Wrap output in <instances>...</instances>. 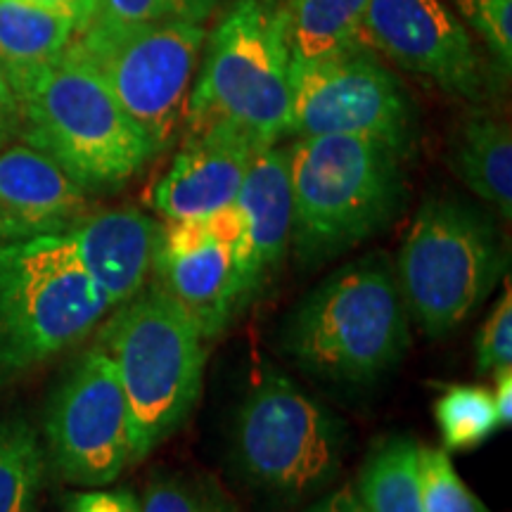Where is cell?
I'll use <instances>...</instances> for the list:
<instances>
[{
	"label": "cell",
	"mask_w": 512,
	"mask_h": 512,
	"mask_svg": "<svg viewBox=\"0 0 512 512\" xmlns=\"http://www.w3.org/2000/svg\"><path fill=\"white\" fill-rule=\"evenodd\" d=\"M280 347L332 387H370L411 347V313L384 254H366L323 278L290 311Z\"/></svg>",
	"instance_id": "cell-1"
},
{
	"label": "cell",
	"mask_w": 512,
	"mask_h": 512,
	"mask_svg": "<svg viewBox=\"0 0 512 512\" xmlns=\"http://www.w3.org/2000/svg\"><path fill=\"white\" fill-rule=\"evenodd\" d=\"M290 124L292 79L283 5L238 0L204 48L185 107V138L230 136L261 152L290 136Z\"/></svg>",
	"instance_id": "cell-2"
},
{
	"label": "cell",
	"mask_w": 512,
	"mask_h": 512,
	"mask_svg": "<svg viewBox=\"0 0 512 512\" xmlns=\"http://www.w3.org/2000/svg\"><path fill=\"white\" fill-rule=\"evenodd\" d=\"M292 185L290 252L318 268L392 226L406 200L403 157L356 136H309L287 145Z\"/></svg>",
	"instance_id": "cell-3"
},
{
	"label": "cell",
	"mask_w": 512,
	"mask_h": 512,
	"mask_svg": "<svg viewBox=\"0 0 512 512\" xmlns=\"http://www.w3.org/2000/svg\"><path fill=\"white\" fill-rule=\"evenodd\" d=\"M107 318L95 349L110 358L133 420V460L174 437L202 396L207 342L197 320L157 283Z\"/></svg>",
	"instance_id": "cell-4"
},
{
	"label": "cell",
	"mask_w": 512,
	"mask_h": 512,
	"mask_svg": "<svg viewBox=\"0 0 512 512\" xmlns=\"http://www.w3.org/2000/svg\"><path fill=\"white\" fill-rule=\"evenodd\" d=\"M24 143L41 150L86 192L117 190L157 155L100 76L64 50L17 91Z\"/></svg>",
	"instance_id": "cell-5"
},
{
	"label": "cell",
	"mask_w": 512,
	"mask_h": 512,
	"mask_svg": "<svg viewBox=\"0 0 512 512\" xmlns=\"http://www.w3.org/2000/svg\"><path fill=\"white\" fill-rule=\"evenodd\" d=\"M110 311L64 235L0 245V387L74 347Z\"/></svg>",
	"instance_id": "cell-6"
},
{
	"label": "cell",
	"mask_w": 512,
	"mask_h": 512,
	"mask_svg": "<svg viewBox=\"0 0 512 512\" xmlns=\"http://www.w3.org/2000/svg\"><path fill=\"white\" fill-rule=\"evenodd\" d=\"M347 425L280 370H266L242 396L230 425V458L252 489L280 501L318 496L335 482Z\"/></svg>",
	"instance_id": "cell-7"
},
{
	"label": "cell",
	"mask_w": 512,
	"mask_h": 512,
	"mask_svg": "<svg viewBox=\"0 0 512 512\" xmlns=\"http://www.w3.org/2000/svg\"><path fill=\"white\" fill-rule=\"evenodd\" d=\"M505 268L508 252L484 211L453 197H432L399 249L396 280L418 328L439 339L482 306Z\"/></svg>",
	"instance_id": "cell-8"
},
{
	"label": "cell",
	"mask_w": 512,
	"mask_h": 512,
	"mask_svg": "<svg viewBox=\"0 0 512 512\" xmlns=\"http://www.w3.org/2000/svg\"><path fill=\"white\" fill-rule=\"evenodd\" d=\"M204 41V24L91 22L69 50L100 76L159 155L183 128Z\"/></svg>",
	"instance_id": "cell-9"
},
{
	"label": "cell",
	"mask_w": 512,
	"mask_h": 512,
	"mask_svg": "<svg viewBox=\"0 0 512 512\" xmlns=\"http://www.w3.org/2000/svg\"><path fill=\"white\" fill-rule=\"evenodd\" d=\"M290 136H356L406 159L418 138V114L403 83L354 46L318 60H290Z\"/></svg>",
	"instance_id": "cell-10"
},
{
	"label": "cell",
	"mask_w": 512,
	"mask_h": 512,
	"mask_svg": "<svg viewBox=\"0 0 512 512\" xmlns=\"http://www.w3.org/2000/svg\"><path fill=\"white\" fill-rule=\"evenodd\" d=\"M46 460L69 484H112L133 465V420L110 358L88 349L50 396Z\"/></svg>",
	"instance_id": "cell-11"
},
{
	"label": "cell",
	"mask_w": 512,
	"mask_h": 512,
	"mask_svg": "<svg viewBox=\"0 0 512 512\" xmlns=\"http://www.w3.org/2000/svg\"><path fill=\"white\" fill-rule=\"evenodd\" d=\"M361 41L458 98H479L482 69L460 19L441 0H370Z\"/></svg>",
	"instance_id": "cell-12"
},
{
	"label": "cell",
	"mask_w": 512,
	"mask_h": 512,
	"mask_svg": "<svg viewBox=\"0 0 512 512\" xmlns=\"http://www.w3.org/2000/svg\"><path fill=\"white\" fill-rule=\"evenodd\" d=\"M152 283L169 292L216 339L259 297L240 249L216 240L204 219L166 221Z\"/></svg>",
	"instance_id": "cell-13"
},
{
	"label": "cell",
	"mask_w": 512,
	"mask_h": 512,
	"mask_svg": "<svg viewBox=\"0 0 512 512\" xmlns=\"http://www.w3.org/2000/svg\"><path fill=\"white\" fill-rule=\"evenodd\" d=\"M88 211V192L41 150H0V245L64 235Z\"/></svg>",
	"instance_id": "cell-14"
},
{
	"label": "cell",
	"mask_w": 512,
	"mask_h": 512,
	"mask_svg": "<svg viewBox=\"0 0 512 512\" xmlns=\"http://www.w3.org/2000/svg\"><path fill=\"white\" fill-rule=\"evenodd\" d=\"M164 223L136 207L88 211L64 233L88 278L117 309L150 283Z\"/></svg>",
	"instance_id": "cell-15"
},
{
	"label": "cell",
	"mask_w": 512,
	"mask_h": 512,
	"mask_svg": "<svg viewBox=\"0 0 512 512\" xmlns=\"http://www.w3.org/2000/svg\"><path fill=\"white\" fill-rule=\"evenodd\" d=\"M254 157V147L238 138H185L174 162L152 185L150 207L164 221L207 219L238 200Z\"/></svg>",
	"instance_id": "cell-16"
},
{
	"label": "cell",
	"mask_w": 512,
	"mask_h": 512,
	"mask_svg": "<svg viewBox=\"0 0 512 512\" xmlns=\"http://www.w3.org/2000/svg\"><path fill=\"white\" fill-rule=\"evenodd\" d=\"M235 204L245 219L254 273L264 292L290 254L292 185L287 147L273 145L256 152Z\"/></svg>",
	"instance_id": "cell-17"
},
{
	"label": "cell",
	"mask_w": 512,
	"mask_h": 512,
	"mask_svg": "<svg viewBox=\"0 0 512 512\" xmlns=\"http://www.w3.org/2000/svg\"><path fill=\"white\" fill-rule=\"evenodd\" d=\"M451 162L460 181L489 202L505 221L512 216V136L505 121L475 112L453 136Z\"/></svg>",
	"instance_id": "cell-18"
},
{
	"label": "cell",
	"mask_w": 512,
	"mask_h": 512,
	"mask_svg": "<svg viewBox=\"0 0 512 512\" xmlns=\"http://www.w3.org/2000/svg\"><path fill=\"white\" fill-rule=\"evenodd\" d=\"M74 36L69 19L31 0H0V67L15 95L31 76L60 60Z\"/></svg>",
	"instance_id": "cell-19"
},
{
	"label": "cell",
	"mask_w": 512,
	"mask_h": 512,
	"mask_svg": "<svg viewBox=\"0 0 512 512\" xmlns=\"http://www.w3.org/2000/svg\"><path fill=\"white\" fill-rule=\"evenodd\" d=\"M370 0H287L285 34L290 60H318L361 46Z\"/></svg>",
	"instance_id": "cell-20"
},
{
	"label": "cell",
	"mask_w": 512,
	"mask_h": 512,
	"mask_svg": "<svg viewBox=\"0 0 512 512\" xmlns=\"http://www.w3.org/2000/svg\"><path fill=\"white\" fill-rule=\"evenodd\" d=\"M418 448L403 434L384 437L373 446L354 486L368 512H422Z\"/></svg>",
	"instance_id": "cell-21"
},
{
	"label": "cell",
	"mask_w": 512,
	"mask_h": 512,
	"mask_svg": "<svg viewBox=\"0 0 512 512\" xmlns=\"http://www.w3.org/2000/svg\"><path fill=\"white\" fill-rule=\"evenodd\" d=\"M46 463V448L27 418L0 420V512H34Z\"/></svg>",
	"instance_id": "cell-22"
},
{
	"label": "cell",
	"mask_w": 512,
	"mask_h": 512,
	"mask_svg": "<svg viewBox=\"0 0 512 512\" xmlns=\"http://www.w3.org/2000/svg\"><path fill=\"white\" fill-rule=\"evenodd\" d=\"M434 420L446 451L475 448L501 427L491 392L479 384L448 387L434 403Z\"/></svg>",
	"instance_id": "cell-23"
},
{
	"label": "cell",
	"mask_w": 512,
	"mask_h": 512,
	"mask_svg": "<svg viewBox=\"0 0 512 512\" xmlns=\"http://www.w3.org/2000/svg\"><path fill=\"white\" fill-rule=\"evenodd\" d=\"M140 512H240L219 479L207 472H155L145 486Z\"/></svg>",
	"instance_id": "cell-24"
},
{
	"label": "cell",
	"mask_w": 512,
	"mask_h": 512,
	"mask_svg": "<svg viewBox=\"0 0 512 512\" xmlns=\"http://www.w3.org/2000/svg\"><path fill=\"white\" fill-rule=\"evenodd\" d=\"M422 512H494L463 482L446 448H418Z\"/></svg>",
	"instance_id": "cell-25"
},
{
	"label": "cell",
	"mask_w": 512,
	"mask_h": 512,
	"mask_svg": "<svg viewBox=\"0 0 512 512\" xmlns=\"http://www.w3.org/2000/svg\"><path fill=\"white\" fill-rule=\"evenodd\" d=\"M216 0H98L91 22L147 24L192 22L204 24L214 15Z\"/></svg>",
	"instance_id": "cell-26"
},
{
	"label": "cell",
	"mask_w": 512,
	"mask_h": 512,
	"mask_svg": "<svg viewBox=\"0 0 512 512\" xmlns=\"http://www.w3.org/2000/svg\"><path fill=\"white\" fill-rule=\"evenodd\" d=\"M458 8L494 55L498 69L508 76L512 67V0H458Z\"/></svg>",
	"instance_id": "cell-27"
},
{
	"label": "cell",
	"mask_w": 512,
	"mask_h": 512,
	"mask_svg": "<svg viewBox=\"0 0 512 512\" xmlns=\"http://www.w3.org/2000/svg\"><path fill=\"white\" fill-rule=\"evenodd\" d=\"M512 363V292L505 280V292L486 318L482 332L477 337V370L479 373H496Z\"/></svg>",
	"instance_id": "cell-28"
},
{
	"label": "cell",
	"mask_w": 512,
	"mask_h": 512,
	"mask_svg": "<svg viewBox=\"0 0 512 512\" xmlns=\"http://www.w3.org/2000/svg\"><path fill=\"white\" fill-rule=\"evenodd\" d=\"M69 512H140V505L128 491H91L76 496Z\"/></svg>",
	"instance_id": "cell-29"
},
{
	"label": "cell",
	"mask_w": 512,
	"mask_h": 512,
	"mask_svg": "<svg viewBox=\"0 0 512 512\" xmlns=\"http://www.w3.org/2000/svg\"><path fill=\"white\" fill-rule=\"evenodd\" d=\"M22 126V112H19V100L12 91L8 76L0 67V150L12 143V138L19 136Z\"/></svg>",
	"instance_id": "cell-30"
},
{
	"label": "cell",
	"mask_w": 512,
	"mask_h": 512,
	"mask_svg": "<svg viewBox=\"0 0 512 512\" xmlns=\"http://www.w3.org/2000/svg\"><path fill=\"white\" fill-rule=\"evenodd\" d=\"M31 3L41 5V8H46L50 12H55V15L69 19L74 27V34L79 36L81 31L91 24L98 0H31Z\"/></svg>",
	"instance_id": "cell-31"
},
{
	"label": "cell",
	"mask_w": 512,
	"mask_h": 512,
	"mask_svg": "<svg viewBox=\"0 0 512 512\" xmlns=\"http://www.w3.org/2000/svg\"><path fill=\"white\" fill-rule=\"evenodd\" d=\"M304 512H368V508L356 496L354 486H339V489L313 501Z\"/></svg>",
	"instance_id": "cell-32"
},
{
	"label": "cell",
	"mask_w": 512,
	"mask_h": 512,
	"mask_svg": "<svg viewBox=\"0 0 512 512\" xmlns=\"http://www.w3.org/2000/svg\"><path fill=\"white\" fill-rule=\"evenodd\" d=\"M494 399V408L498 415V425L510 427L512 422V368H498L496 370V387L491 392Z\"/></svg>",
	"instance_id": "cell-33"
}]
</instances>
